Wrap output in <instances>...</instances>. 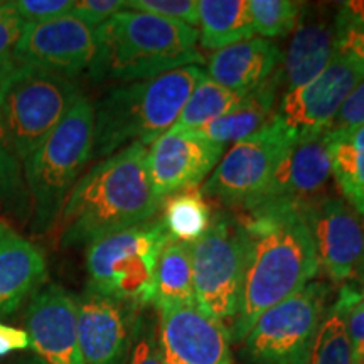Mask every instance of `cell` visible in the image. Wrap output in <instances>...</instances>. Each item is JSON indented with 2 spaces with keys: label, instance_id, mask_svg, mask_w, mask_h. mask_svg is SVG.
Returning a JSON list of instances; mask_svg holds the SVG:
<instances>
[{
  "label": "cell",
  "instance_id": "8fae6325",
  "mask_svg": "<svg viewBox=\"0 0 364 364\" xmlns=\"http://www.w3.org/2000/svg\"><path fill=\"white\" fill-rule=\"evenodd\" d=\"M318 267L336 284L364 280V218L344 199L327 196L302 209Z\"/></svg>",
  "mask_w": 364,
  "mask_h": 364
},
{
  "label": "cell",
  "instance_id": "836d02e7",
  "mask_svg": "<svg viewBox=\"0 0 364 364\" xmlns=\"http://www.w3.org/2000/svg\"><path fill=\"white\" fill-rule=\"evenodd\" d=\"M14 7L26 24H39L68 16L73 9L71 0H14Z\"/></svg>",
  "mask_w": 364,
  "mask_h": 364
},
{
  "label": "cell",
  "instance_id": "5b68a950",
  "mask_svg": "<svg viewBox=\"0 0 364 364\" xmlns=\"http://www.w3.org/2000/svg\"><path fill=\"white\" fill-rule=\"evenodd\" d=\"M93 145L95 107L81 95L61 124L22 164L33 209V233L44 235L56 225L81 171L93 157Z\"/></svg>",
  "mask_w": 364,
  "mask_h": 364
},
{
  "label": "cell",
  "instance_id": "4316f807",
  "mask_svg": "<svg viewBox=\"0 0 364 364\" xmlns=\"http://www.w3.org/2000/svg\"><path fill=\"white\" fill-rule=\"evenodd\" d=\"M211 208L198 188L167 196L162 223L171 240L193 245L211 225Z\"/></svg>",
  "mask_w": 364,
  "mask_h": 364
},
{
  "label": "cell",
  "instance_id": "f1b7e54d",
  "mask_svg": "<svg viewBox=\"0 0 364 364\" xmlns=\"http://www.w3.org/2000/svg\"><path fill=\"white\" fill-rule=\"evenodd\" d=\"M309 364H354L351 341L339 300L326 314L318 326Z\"/></svg>",
  "mask_w": 364,
  "mask_h": 364
},
{
  "label": "cell",
  "instance_id": "9c48e42d",
  "mask_svg": "<svg viewBox=\"0 0 364 364\" xmlns=\"http://www.w3.org/2000/svg\"><path fill=\"white\" fill-rule=\"evenodd\" d=\"M327 289L311 284L268 309L245 338L253 364H309L317 329L326 316Z\"/></svg>",
  "mask_w": 364,
  "mask_h": 364
},
{
  "label": "cell",
  "instance_id": "83f0119b",
  "mask_svg": "<svg viewBox=\"0 0 364 364\" xmlns=\"http://www.w3.org/2000/svg\"><path fill=\"white\" fill-rule=\"evenodd\" d=\"M21 159L0 124V213L24 225L33 216Z\"/></svg>",
  "mask_w": 364,
  "mask_h": 364
},
{
  "label": "cell",
  "instance_id": "4fadbf2b",
  "mask_svg": "<svg viewBox=\"0 0 364 364\" xmlns=\"http://www.w3.org/2000/svg\"><path fill=\"white\" fill-rule=\"evenodd\" d=\"M97 53V34L75 16L27 24L17 44V68H36L75 78L90 70Z\"/></svg>",
  "mask_w": 364,
  "mask_h": 364
},
{
  "label": "cell",
  "instance_id": "3957f363",
  "mask_svg": "<svg viewBox=\"0 0 364 364\" xmlns=\"http://www.w3.org/2000/svg\"><path fill=\"white\" fill-rule=\"evenodd\" d=\"M93 81L132 83L204 63L194 27L139 11L117 12L95 31Z\"/></svg>",
  "mask_w": 364,
  "mask_h": 364
},
{
  "label": "cell",
  "instance_id": "44dd1931",
  "mask_svg": "<svg viewBox=\"0 0 364 364\" xmlns=\"http://www.w3.org/2000/svg\"><path fill=\"white\" fill-rule=\"evenodd\" d=\"M280 61L282 53L275 44L252 38L213 53L206 76L225 88L250 93L275 75Z\"/></svg>",
  "mask_w": 364,
  "mask_h": 364
},
{
  "label": "cell",
  "instance_id": "74e56055",
  "mask_svg": "<svg viewBox=\"0 0 364 364\" xmlns=\"http://www.w3.org/2000/svg\"><path fill=\"white\" fill-rule=\"evenodd\" d=\"M31 348V338L24 329L0 322V358L14 351H24Z\"/></svg>",
  "mask_w": 364,
  "mask_h": 364
},
{
  "label": "cell",
  "instance_id": "e575fe53",
  "mask_svg": "<svg viewBox=\"0 0 364 364\" xmlns=\"http://www.w3.org/2000/svg\"><path fill=\"white\" fill-rule=\"evenodd\" d=\"M364 125V81L354 88L341 105L338 115L327 129V134H339Z\"/></svg>",
  "mask_w": 364,
  "mask_h": 364
},
{
  "label": "cell",
  "instance_id": "7a4b0ae2",
  "mask_svg": "<svg viewBox=\"0 0 364 364\" xmlns=\"http://www.w3.org/2000/svg\"><path fill=\"white\" fill-rule=\"evenodd\" d=\"M147 150L127 145L80 177L58 220L59 247L91 245L156 216L164 201L154 191Z\"/></svg>",
  "mask_w": 364,
  "mask_h": 364
},
{
  "label": "cell",
  "instance_id": "484cf974",
  "mask_svg": "<svg viewBox=\"0 0 364 364\" xmlns=\"http://www.w3.org/2000/svg\"><path fill=\"white\" fill-rule=\"evenodd\" d=\"M247 97L248 93L225 88L204 75L196 85L193 93L189 95L179 118L169 132L171 134H191L201 129L208 122L235 110Z\"/></svg>",
  "mask_w": 364,
  "mask_h": 364
},
{
  "label": "cell",
  "instance_id": "7402d4cb",
  "mask_svg": "<svg viewBox=\"0 0 364 364\" xmlns=\"http://www.w3.org/2000/svg\"><path fill=\"white\" fill-rule=\"evenodd\" d=\"M279 88V76L275 73L270 80L253 91H250L248 97L245 98V102L240 107L215 118V120L208 122L201 129L191 132V134L220 145H226L228 142L236 144L240 140L247 139L257 130H260L273 117L272 108Z\"/></svg>",
  "mask_w": 364,
  "mask_h": 364
},
{
  "label": "cell",
  "instance_id": "603a6c76",
  "mask_svg": "<svg viewBox=\"0 0 364 364\" xmlns=\"http://www.w3.org/2000/svg\"><path fill=\"white\" fill-rule=\"evenodd\" d=\"M198 34L203 48H228L255 36L248 0H198Z\"/></svg>",
  "mask_w": 364,
  "mask_h": 364
},
{
  "label": "cell",
  "instance_id": "d6a6232c",
  "mask_svg": "<svg viewBox=\"0 0 364 364\" xmlns=\"http://www.w3.org/2000/svg\"><path fill=\"white\" fill-rule=\"evenodd\" d=\"M125 9L130 11H139L152 16L162 17L174 22L198 27L199 12L198 0H129L125 2Z\"/></svg>",
  "mask_w": 364,
  "mask_h": 364
},
{
  "label": "cell",
  "instance_id": "8992f818",
  "mask_svg": "<svg viewBox=\"0 0 364 364\" xmlns=\"http://www.w3.org/2000/svg\"><path fill=\"white\" fill-rule=\"evenodd\" d=\"M162 220L147 221L100 238L86 248L88 292L115 299L130 307L152 302L154 277L169 243Z\"/></svg>",
  "mask_w": 364,
  "mask_h": 364
},
{
  "label": "cell",
  "instance_id": "cb8c5ba5",
  "mask_svg": "<svg viewBox=\"0 0 364 364\" xmlns=\"http://www.w3.org/2000/svg\"><path fill=\"white\" fill-rule=\"evenodd\" d=\"M150 304L159 311L196 304L193 263L188 243L171 240L164 247L156 267Z\"/></svg>",
  "mask_w": 364,
  "mask_h": 364
},
{
  "label": "cell",
  "instance_id": "9a60e30c",
  "mask_svg": "<svg viewBox=\"0 0 364 364\" xmlns=\"http://www.w3.org/2000/svg\"><path fill=\"white\" fill-rule=\"evenodd\" d=\"M331 177L327 130L299 135L282 159L265 194L253 208L265 204H292L304 209L327 198Z\"/></svg>",
  "mask_w": 364,
  "mask_h": 364
},
{
  "label": "cell",
  "instance_id": "f35d334b",
  "mask_svg": "<svg viewBox=\"0 0 364 364\" xmlns=\"http://www.w3.org/2000/svg\"><path fill=\"white\" fill-rule=\"evenodd\" d=\"M349 6H351L354 34H356V41L359 43L358 51L364 61V2H349Z\"/></svg>",
  "mask_w": 364,
  "mask_h": 364
},
{
  "label": "cell",
  "instance_id": "ba28073f",
  "mask_svg": "<svg viewBox=\"0 0 364 364\" xmlns=\"http://www.w3.org/2000/svg\"><path fill=\"white\" fill-rule=\"evenodd\" d=\"M297 136L279 117H272L260 130L228 150L201 193L243 211L257 206Z\"/></svg>",
  "mask_w": 364,
  "mask_h": 364
},
{
  "label": "cell",
  "instance_id": "5bb4252c",
  "mask_svg": "<svg viewBox=\"0 0 364 364\" xmlns=\"http://www.w3.org/2000/svg\"><path fill=\"white\" fill-rule=\"evenodd\" d=\"M164 364H231L230 332L196 304L159 311Z\"/></svg>",
  "mask_w": 364,
  "mask_h": 364
},
{
  "label": "cell",
  "instance_id": "8d00e7d4",
  "mask_svg": "<svg viewBox=\"0 0 364 364\" xmlns=\"http://www.w3.org/2000/svg\"><path fill=\"white\" fill-rule=\"evenodd\" d=\"M129 364H164L157 341L150 332H144L135 341Z\"/></svg>",
  "mask_w": 364,
  "mask_h": 364
},
{
  "label": "cell",
  "instance_id": "d4e9b609",
  "mask_svg": "<svg viewBox=\"0 0 364 364\" xmlns=\"http://www.w3.org/2000/svg\"><path fill=\"white\" fill-rule=\"evenodd\" d=\"M327 135L332 177L344 201L364 218V125Z\"/></svg>",
  "mask_w": 364,
  "mask_h": 364
},
{
  "label": "cell",
  "instance_id": "7c38bea8",
  "mask_svg": "<svg viewBox=\"0 0 364 364\" xmlns=\"http://www.w3.org/2000/svg\"><path fill=\"white\" fill-rule=\"evenodd\" d=\"M364 81V65L334 53V58L312 81L282 97L277 117L297 135L329 129L341 105Z\"/></svg>",
  "mask_w": 364,
  "mask_h": 364
},
{
  "label": "cell",
  "instance_id": "d590c367",
  "mask_svg": "<svg viewBox=\"0 0 364 364\" xmlns=\"http://www.w3.org/2000/svg\"><path fill=\"white\" fill-rule=\"evenodd\" d=\"M124 9V0H80V2H73L70 14L97 31L100 26Z\"/></svg>",
  "mask_w": 364,
  "mask_h": 364
},
{
  "label": "cell",
  "instance_id": "4dcf8cb0",
  "mask_svg": "<svg viewBox=\"0 0 364 364\" xmlns=\"http://www.w3.org/2000/svg\"><path fill=\"white\" fill-rule=\"evenodd\" d=\"M27 24L12 2H0V83L17 70V44Z\"/></svg>",
  "mask_w": 364,
  "mask_h": 364
},
{
  "label": "cell",
  "instance_id": "ac0fdd59",
  "mask_svg": "<svg viewBox=\"0 0 364 364\" xmlns=\"http://www.w3.org/2000/svg\"><path fill=\"white\" fill-rule=\"evenodd\" d=\"M134 307L86 292L78 300V348L83 364H124L134 339Z\"/></svg>",
  "mask_w": 364,
  "mask_h": 364
},
{
  "label": "cell",
  "instance_id": "30bf717a",
  "mask_svg": "<svg viewBox=\"0 0 364 364\" xmlns=\"http://www.w3.org/2000/svg\"><path fill=\"white\" fill-rule=\"evenodd\" d=\"M196 306L218 321L235 318L243 284V241L238 223L216 215L201 238L189 245Z\"/></svg>",
  "mask_w": 364,
  "mask_h": 364
},
{
  "label": "cell",
  "instance_id": "1f68e13d",
  "mask_svg": "<svg viewBox=\"0 0 364 364\" xmlns=\"http://www.w3.org/2000/svg\"><path fill=\"white\" fill-rule=\"evenodd\" d=\"M338 300L344 311L354 364H364V292H358L353 287H344Z\"/></svg>",
  "mask_w": 364,
  "mask_h": 364
},
{
  "label": "cell",
  "instance_id": "52a82bcc",
  "mask_svg": "<svg viewBox=\"0 0 364 364\" xmlns=\"http://www.w3.org/2000/svg\"><path fill=\"white\" fill-rule=\"evenodd\" d=\"M80 97V86L73 78L36 68L19 66L0 83V124L22 164Z\"/></svg>",
  "mask_w": 364,
  "mask_h": 364
},
{
  "label": "cell",
  "instance_id": "2e32d148",
  "mask_svg": "<svg viewBox=\"0 0 364 364\" xmlns=\"http://www.w3.org/2000/svg\"><path fill=\"white\" fill-rule=\"evenodd\" d=\"M31 349L46 364H83L78 348V300L63 287H41L26 312Z\"/></svg>",
  "mask_w": 364,
  "mask_h": 364
},
{
  "label": "cell",
  "instance_id": "e0dca14e",
  "mask_svg": "<svg viewBox=\"0 0 364 364\" xmlns=\"http://www.w3.org/2000/svg\"><path fill=\"white\" fill-rule=\"evenodd\" d=\"M225 156V145L194 134L166 132L147 150V167L157 198L198 188Z\"/></svg>",
  "mask_w": 364,
  "mask_h": 364
},
{
  "label": "cell",
  "instance_id": "ffe728a7",
  "mask_svg": "<svg viewBox=\"0 0 364 364\" xmlns=\"http://www.w3.org/2000/svg\"><path fill=\"white\" fill-rule=\"evenodd\" d=\"M48 279V263L41 250L0 223V317L17 311Z\"/></svg>",
  "mask_w": 364,
  "mask_h": 364
},
{
  "label": "cell",
  "instance_id": "d6986e66",
  "mask_svg": "<svg viewBox=\"0 0 364 364\" xmlns=\"http://www.w3.org/2000/svg\"><path fill=\"white\" fill-rule=\"evenodd\" d=\"M336 12L304 4L294 38L287 48L282 70L277 71L285 93L312 81L334 58Z\"/></svg>",
  "mask_w": 364,
  "mask_h": 364
},
{
  "label": "cell",
  "instance_id": "277c9868",
  "mask_svg": "<svg viewBox=\"0 0 364 364\" xmlns=\"http://www.w3.org/2000/svg\"><path fill=\"white\" fill-rule=\"evenodd\" d=\"M201 66L113 86L95 107L93 157L107 159L127 145H152L172 129L199 80Z\"/></svg>",
  "mask_w": 364,
  "mask_h": 364
},
{
  "label": "cell",
  "instance_id": "6da1fadb",
  "mask_svg": "<svg viewBox=\"0 0 364 364\" xmlns=\"http://www.w3.org/2000/svg\"><path fill=\"white\" fill-rule=\"evenodd\" d=\"M236 223L243 241V284L233 338L241 341L262 314L311 284L321 267L300 208L265 204L243 211Z\"/></svg>",
  "mask_w": 364,
  "mask_h": 364
},
{
  "label": "cell",
  "instance_id": "f546056e",
  "mask_svg": "<svg viewBox=\"0 0 364 364\" xmlns=\"http://www.w3.org/2000/svg\"><path fill=\"white\" fill-rule=\"evenodd\" d=\"M253 29L263 38H280L297 26L304 4L292 0H248Z\"/></svg>",
  "mask_w": 364,
  "mask_h": 364
}]
</instances>
